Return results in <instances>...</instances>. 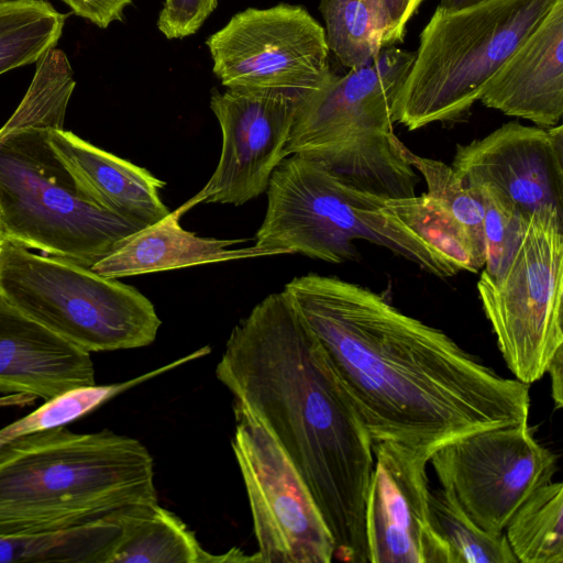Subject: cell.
Wrapping results in <instances>:
<instances>
[{
    "label": "cell",
    "mask_w": 563,
    "mask_h": 563,
    "mask_svg": "<svg viewBox=\"0 0 563 563\" xmlns=\"http://www.w3.org/2000/svg\"><path fill=\"white\" fill-rule=\"evenodd\" d=\"M66 54L49 49L0 128V227L3 240L91 267L145 224L92 203L52 148L75 88Z\"/></svg>",
    "instance_id": "3"
},
{
    "label": "cell",
    "mask_w": 563,
    "mask_h": 563,
    "mask_svg": "<svg viewBox=\"0 0 563 563\" xmlns=\"http://www.w3.org/2000/svg\"><path fill=\"white\" fill-rule=\"evenodd\" d=\"M347 390L372 443L433 454L464 435L522 422L530 385L500 376L442 330L384 296L316 273L285 285Z\"/></svg>",
    "instance_id": "1"
},
{
    "label": "cell",
    "mask_w": 563,
    "mask_h": 563,
    "mask_svg": "<svg viewBox=\"0 0 563 563\" xmlns=\"http://www.w3.org/2000/svg\"><path fill=\"white\" fill-rule=\"evenodd\" d=\"M1 1V0H0Z\"/></svg>",
    "instance_id": "37"
},
{
    "label": "cell",
    "mask_w": 563,
    "mask_h": 563,
    "mask_svg": "<svg viewBox=\"0 0 563 563\" xmlns=\"http://www.w3.org/2000/svg\"><path fill=\"white\" fill-rule=\"evenodd\" d=\"M3 234H2V230H1V227H0V244L3 242Z\"/></svg>",
    "instance_id": "36"
},
{
    "label": "cell",
    "mask_w": 563,
    "mask_h": 563,
    "mask_svg": "<svg viewBox=\"0 0 563 563\" xmlns=\"http://www.w3.org/2000/svg\"><path fill=\"white\" fill-rule=\"evenodd\" d=\"M479 101L538 126L560 124L563 115V0L500 66Z\"/></svg>",
    "instance_id": "17"
},
{
    "label": "cell",
    "mask_w": 563,
    "mask_h": 563,
    "mask_svg": "<svg viewBox=\"0 0 563 563\" xmlns=\"http://www.w3.org/2000/svg\"><path fill=\"white\" fill-rule=\"evenodd\" d=\"M122 533L111 563L257 562L233 548L224 554L205 550L194 531L157 503L133 505L121 514Z\"/></svg>",
    "instance_id": "20"
},
{
    "label": "cell",
    "mask_w": 563,
    "mask_h": 563,
    "mask_svg": "<svg viewBox=\"0 0 563 563\" xmlns=\"http://www.w3.org/2000/svg\"><path fill=\"white\" fill-rule=\"evenodd\" d=\"M488 0H440L438 8L444 11H457Z\"/></svg>",
    "instance_id": "34"
},
{
    "label": "cell",
    "mask_w": 563,
    "mask_h": 563,
    "mask_svg": "<svg viewBox=\"0 0 563 563\" xmlns=\"http://www.w3.org/2000/svg\"><path fill=\"white\" fill-rule=\"evenodd\" d=\"M154 503V459L137 439L62 426L0 448V537L73 530Z\"/></svg>",
    "instance_id": "4"
},
{
    "label": "cell",
    "mask_w": 563,
    "mask_h": 563,
    "mask_svg": "<svg viewBox=\"0 0 563 563\" xmlns=\"http://www.w3.org/2000/svg\"><path fill=\"white\" fill-rule=\"evenodd\" d=\"M179 364V360H176L123 383L81 387L44 401L31 413L0 429V448L16 438L73 422L120 393L170 371Z\"/></svg>",
    "instance_id": "27"
},
{
    "label": "cell",
    "mask_w": 563,
    "mask_h": 563,
    "mask_svg": "<svg viewBox=\"0 0 563 563\" xmlns=\"http://www.w3.org/2000/svg\"><path fill=\"white\" fill-rule=\"evenodd\" d=\"M372 450L364 509L368 563H449L429 520L430 455L391 441L372 443Z\"/></svg>",
    "instance_id": "14"
},
{
    "label": "cell",
    "mask_w": 563,
    "mask_h": 563,
    "mask_svg": "<svg viewBox=\"0 0 563 563\" xmlns=\"http://www.w3.org/2000/svg\"><path fill=\"white\" fill-rule=\"evenodd\" d=\"M178 210L129 235L90 268L101 276L121 278L196 265L276 255L255 245L232 249L246 239L202 238L185 230Z\"/></svg>",
    "instance_id": "19"
},
{
    "label": "cell",
    "mask_w": 563,
    "mask_h": 563,
    "mask_svg": "<svg viewBox=\"0 0 563 563\" xmlns=\"http://www.w3.org/2000/svg\"><path fill=\"white\" fill-rule=\"evenodd\" d=\"M470 188L478 195L484 209L485 263L482 271L497 277L509 264L523 234L528 216L490 184Z\"/></svg>",
    "instance_id": "29"
},
{
    "label": "cell",
    "mask_w": 563,
    "mask_h": 563,
    "mask_svg": "<svg viewBox=\"0 0 563 563\" xmlns=\"http://www.w3.org/2000/svg\"><path fill=\"white\" fill-rule=\"evenodd\" d=\"M413 58L396 45L383 47L298 99L286 155L316 161L351 186L384 198L415 196L419 178L393 129Z\"/></svg>",
    "instance_id": "5"
},
{
    "label": "cell",
    "mask_w": 563,
    "mask_h": 563,
    "mask_svg": "<svg viewBox=\"0 0 563 563\" xmlns=\"http://www.w3.org/2000/svg\"><path fill=\"white\" fill-rule=\"evenodd\" d=\"M329 51L349 68L365 64L388 46L384 0H321Z\"/></svg>",
    "instance_id": "23"
},
{
    "label": "cell",
    "mask_w": 563,
    "mask_h": 563,
    "mask_svg": "<svg viewBox=\"0 0 563 563\" xmlns=\"http://www.w3.org/2000/svg\"><path fill=\"white\" fill-rule=\"evenodd\" d=\"M556 2L488 0L457 11L437 8L420 34L395 122L415 131L463 117Z\"/></svg>",
    "instance_id": "7"
},
{
    "label": "cell",
    "mask_w": 563,
    "mask_h": 563,
    "mask_svg": "<svg viewBox=\"0 0 563 563\" xmlns=\"http://www.w3.org/2000/svg\"><path fill=\"white\" fill-rule=\"evenodd\" d=\"M121 523L108 516L90 525L30 538L0 537V562L111 563Z\"/></svg>",
    "instance_id": "21"
},
{
    "label": "cell",
    "mask_w": 563,
    "mask_h": 563,
    "mask_svg": "<svg viewBox=\"0 0 563 563\" xmlns=\"http://www.w3.org/2000/svg\"><path fill=\"white\" fill-rule=\"evenodd\" d=\"M66 16L45 0H1L0 75L36 64L54 48Z\"/></svg>",
    "instance_id": "24"
},
{
    "label": "cell",
    "mask_w": 563,
    "mask_h": 563,
    "mask_svg": "<svg viewBox=\"0 0 563 563\" xmlns=\"http://www.w3.org/2000/svg\"><path fill=\"white\" fill-rule=\"evenodd\" d=\"M452 168L465 186L500 190L525 216L553 209L563 216V126L511 121L457 144Z\"/></svg>",
    "instance_id": "15"
},
{
    "label": "cell",
    "mask_w": 563,
    "mask_h": 563,
    "mask_svg": "<svg viewBox=\"0 0 563 563\" xmlns=\"http://www.w3.org/2000/svg\"><path fill=\"white\" fill-rule=\"evenodd\" d=\"M296 102L274 90L214 91L210 108L222 132L219 163L203 188L178 212L202 202L242 206L265 192L273 172L287 157Z\"/></svg>",
    "instance_id": "13"
},
{
    "label": "cell",
    "mask_w": 563,
    "mask_h": 563,
    "mask_svg": "<svg viewBox=\"0 0 563 563\" xmlns=\"http://www.w3.org/2000/svg\"><path fill=\"white\" fill-rule=\"evenodd\" d=\"M405 155L410 165L422 175L428 189L426 194L466 232L485 263L484 209L478 195L464 185L452 166L438 159L419 156L407 146Z\"/></svg>",
    "instance_id": "28"
},
{
    "label": "cell",
    "mask_w": 563,
    "mask_h": 563,
    "mask_svg": "<svg viewBox=\"0 0 563 563\" xmlns=\"http://www.w3.org/2000/svg\"><path fill=\"white\" fill-rule=\"evenodd\" d=\"M477 292L507 367L525 384L539 380L563 350V216L530 213L506 269L482 271Z\"/></svg>",
    "instance_id": "9"
},
{
    "label": "cell",
    "mask_w": 563,
    "mask_h": 563,
    "mask_svg": "<svg viewBox=\"0 0 563 563\" xmlns=\"http://www.w3.org/2000/svg\"><path fill=\"white\" fill-rule=\"evenodd\" d=\"M96 385L90 353L0 297V393L48 401Z\"/></svg>",
    "instance_id": "16"
},
{
    "label": "cell",
    "mask_w": 563,
    "mask_h": 563,
    "mask_svg": "<svg viewBox=\"0 0 563 563\" xmlns=\"http://www.w3.org/2000/svg\"><path fill=\"white\" fill-rule=\"evenodd\" d=\"M232 449L253 519L261 563H330L334 541L297 468L268 430L234 406Z\"/></svg>",
    "instance_id": "10"
},
{
    "label": "cell",
    "mask_w": 563,
    "mask_h": 563,
    "mask_svg": "<svg viewBox=\"0 0 563 563\" xmlns=\"http://www.w3.org/2000/svg\"><path fill=\"white\" fill-rule=\"evenodd\" d=\"M550 375L551 396L556 409L563 406V350H560L548 366Z\"/></svg>",
    "instance_id": "33"
},
{
    "label": "cell",
    "mask_w": 563,
    "mask_h": 563,
    "mask_svg": "<svg viewBox=\"0 0 563 563\" xmlns=\"http://www.w3.org/2000/svg\"><path fill=\"white\" fill-rule=\"evenodd\" d=\"M48 141L80 191L99 208L145 225L170 212L159 196L165 183L146 168L64 129H52Z\"/></svg>",
    "instance_id": "18"
},
{
    "label": "cell",
    "mask_w": 563,
    "mask_h": 563,
    "mask_svg": "<svg viewBox=\"0 0 563 563\" xmlns=\"http://www.w3.org/2000/svg\"><path fill=\"white\" fill-rule=\"evenodd\" d=\"M520 563H563V484L550 481L536 488L505 527Z\"/></svg>",
    "instance_id": "22"
},
{
    "label": "cell",
    "mask_w": 563,
    "mask_h": 563,
    "mask_svg": "<svg viewBox=\"0 0 563 563\" xmlns=\"http://www.w3.org/2000/svg\"><path fill=\"white\" fill-rule=\"evenodd\" d=\"M71 11L101 29L123 19V11L132 0H62Z\"/></svg>",
    "instance_id": "31"
},
{
    "label": "cell",
    "mask_w": 563,
    "mask_h": 563,
    "mask_svg": "<svg viewBox=\"0 0 563 563\" xmlns=\"http://www.w3.org/2000/svg\"><path fill=\"white\" fill-rule=\"evenodd\" d=\"M36 399L25 395H5L0 397V407L8 406H31Z\"/></svg>",
    "instance_id": "35"
},
{
    "label": "cell",
    "mask_w": 563,
    "mask_h": 563,
    "mask_svg": "<svg viewBox=\"0 0 563 563\" xmlns=\"http://www.w3.org/2000/svg\"><path fill=\"white\" fill-rule=\"evenodd\" d=\"M424 0H384L388 18V46L401 43L406 25Z\"/></svg>",
    "instance_id": "32"
},
{
    "label": "cell",
    "mask_w": 563,
    "mask_h": 563,
    "mask_svg": "<svg viewBox=\"0 0 563 563\" xmlns=\"http://www.w3.org/2000/svg\"><path fill=\"white\" fill-rule=\"evenodd\" d=\"M428 510L430 525L448 550L449 563H518L505 532L481 529L448 489L429 487Z\"/></svg>",
    "instance_id": "25"
},
{
    "label": "cell",
    "mask_w": 563,
    "mask_h": 563,
    "mask_svg": "<svg viewBox=\"0 0 563 563\" xmlns=\"http://www.w3.org/2000/svg\"><path fill=\"white\" fill-rule=\"evenodd\" d=\"M429 463L441 487L481 529L501 534L525 499L552 481L558 456L522 422L449 442L433 452Z\"/></svg>",
    "instance_id": "12"
},
{
    "label": "cell",
    "mask_w": 563,
    "mask_h": 563,
    "mask_svg": "<svg viewBox=\"0 0 563 563\" xmlns=\"http://www.w3.org/2000/svg\"><path fill=\"white\" fill-rule=\"evenodd\" d=\"M206 44L228 89L274 90L298 100L333 74L324 29L300 5L249 8Z\"/></svg>",
    "instance_id": "11"
},
{
    "label": "cell",
    "mask_w": 563,
    "mask_h": 563,
    "mask_svg": "<svg viewBox=\"0 0 563 563\" xmlns=\"http://www.w3.org/2000/svg\"><path fill=\"white\" fill-rule=\"evenodd\" d=\"M386 209L446 255L457 268L476 273L484 266L466 232L426 192L408 198H389Z\"/></svg>",
    "instance_id": "26"
},
{
    "label": "cell",
    "mask_w": 563,
    "mask_h": 563,
    "mask_svg": "<svg viewBox=\"0 0 563 563\" xmlns=\"http://www.w3.org/2000/svg\"><path fill=\"white\" fill-rule=\"evenodd\" d=\"M0 297L89 353L147 346L162 324L136 288L9 241L0 244Z\"/></svg>",
    "instance_id": "8"
},
{
    "label": "cell",
    "mask_w": 563,
    "mask_h": 563,
    "mask_svg": "<svg viewBox=\"0 0 563 563\" xmlns=\"http://www.w3.org/2000/svg\"><path fill=\"white\" fill-rule=\"evenodd\" d=\"M217 8V0H165L158 30L169 40L195 34Z\"/></svg>",
    "instance_id": "30"
},
{
    "label": "cell",
    "mask_w": 563,
    "mask_h": 563,
    "mask_svg": "<svg viewBox=\"0 0 563 563\" xmlns=\"http://www.w3.org/2000/svg\"><path fill=\"white\" fill-rule=\"evenodd\" d=\"M216 376L286 452L334 541V558L368 563L364 526L371 437L290 296L271 294L232 329Z\"/></svg>",
    "instance_id": "2"
},
{
    "label": "cell",
    "mask_w": 563,
    "mask_h": 563,
    "mask_svg": "<svg viewBox=\"0 0 563 563\" xmlns=\"http://www.w3.org/2000/svg\"><path fill=\"white\" fill-rule=\"evenodd\" d=\"M254 245L340 264L357 257L354 240L383 246L440 278L460 269L386 209L384 198L345 183L324 165L288 155L273 172Z\"/></svg>",
    "instance_id": "6"
}]
</instances>
